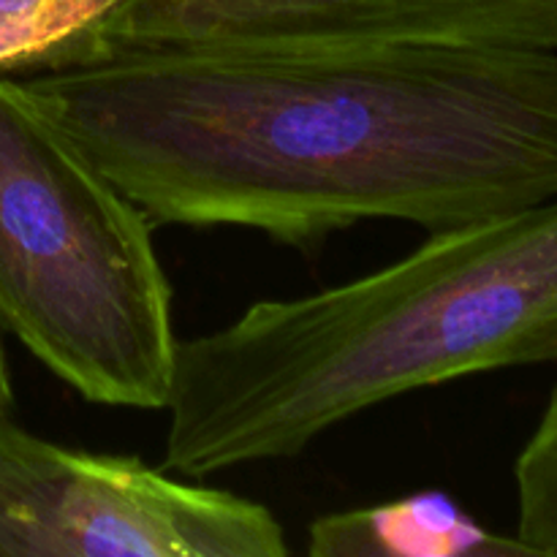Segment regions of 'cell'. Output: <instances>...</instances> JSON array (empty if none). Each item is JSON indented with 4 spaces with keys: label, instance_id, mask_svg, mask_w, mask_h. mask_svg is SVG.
Returning <instances> with one entry per match:
<instances>
[{
    "label": "cell",
    "instance_id": "obj_3",
    "mask_svg": "<svg viewBox=\"0 0 557 557\" xmlns=\"http://www.w3.org/2000/svg\"><path fill=\"white\" fill-rule=\"evenodd\" d=\"M0 321L96 406L163 411L177 335L152 221L0 74Z\"/></svg>",
    "mask_w": 557,
    "mask_h": 557
},
{
    "label": "cell",
    "instance_id": "obj_9",
    "mask_svg": "<svg viewBox=\"0 0 557 557\" xmlns=\"http://www.w3.org/2000/svg\"><path fill=\"white\" fill-rule=\"evenodd\" d=\"M14 411V386H11L9 362H5L3 343H0V417H11Z\"/></svg>",
    "mask_w": 557,
    "mask_h": 557
},
{
    "label": "cell",
    "instance_id": "obj_5",
    "mask_svg": "<svg viewBox=\"0 0 557 557\" xmlns=\"http://www.w3.org/2000/svg\"><path fill=\"white\" fill-rule=\"evenodd\" d=\"M321 44L557 52V0H117L49 49L33 71L147 47Z\"/></svg>",
    "mask_w": 557,
    "mask_h": 557
},
{
    "label": "cell",
    "instance_id": "obj_2",
    "mask_svg": "<svg viewBox=\"0 0 557 557\" xmlns=\"http://www.w3.org/2000/svg\"><path fill=\"white\" fill-rule=\"evenodd\" d=\"M557 362V199L430 234L326 292L261 299L177 343L163 471L297 457L392 397Z\"/></svg>",
    "mask_w": 557,
    "mask_h": 557
},
{
    "label": "cell",
    "instance_id": "obj_7",
    "mask_svg": "<svg viewBox=\"0 0 557 557\" xmlns=\"http://www.w3.org/2000/svg\"><path fill=\"white\" fill-rule=\"evenodd\" d=\"M117 0H0V74H27Z\"/></svg>",
    "mask_w": 557,
    "mask_h": 557
},
{
    "label": "cell",
    "instance_id": "obj_1",
    "mask_svg": "<svg viewBox=\"0 0 557 557\" xmlns=\"http://www.w3.org/2000/svg\"><path fill=\"white\" fill-rule=\"evenodd\" d=\"M150 215L313 245L557 199V52L449 44L147 47L25 74Z\"/></svg>",
    "mask_w": 557,
    "mask_h": 557
},
{
    "label": "cell",
    "instance_id": "obj_6",
    "mask_svg": "<svg viewBox=\"0 0 557 557\" xmlns=\"http://www.w3.org/2000/svg\"><path fill=\"white\" fill-rule=\"evenodd\" d=\"M313 557H515L533 555L517 536L479 525L441 490H422L392 504L335 511L308 531Z\"/></svg>",
    "mask_w": 557,
    "mask_h": 557
},
{
    "label": "cell",
    "instance_id": "obj_4",
    "mask_svg": "<svg viewBox=\"0 0 557 557\" xmlns=\"http://www.w3.org/2000/svg\"><path fill=\"white\" fill-rule=\"evenodd\" d=\"M264 504L0 417V557H286Z\"/></svg>",
    "mask_w": 557,
    "mask_h": 557
},
{
    "label": "cell",
    "instance_id": "obj_8",
    "mask_svg": "<svg viewBox=\"0 0 557 557\" xmlns=\"http://www.w3.org/2000/svg\"><path fill=\"white\" fill-rule=\"evenodd\" d=\"M517 539L533 555H557V384L515 466Z\"/></svg>",
    "mask_w": 557,
    "mask_h": 557
}]
</instances>
